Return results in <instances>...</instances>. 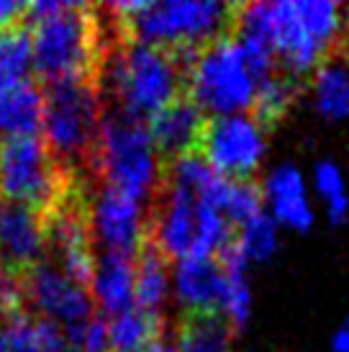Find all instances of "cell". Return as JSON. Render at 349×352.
<instances>
[{"label": "cell", "mask_w": 349, "mask_h": 352, "mask_svg": "<svg viewBox=\"0 0 349 352\" xmlns=\"http://www.w3.org/2000/svg\"><path fill=\"white\" fill-rule=\"evenodd\" d=\"M264 149H267L264 131L257 126V121L247 113H236V116L208 118L198 155L221 177L252 180L264 157Z\"/></svg>", "instance_id": "9c48e42d"}, {"label": "cell", "mask_w": 349, "mask_h": 352, "mask_svg": "<svg viewBox=\"0 0 349 352\" xmlns=\"http://www.w3.org/2000/svg\"><path fill=\"white\" fill-rule=\"evenodd\" d=\"M159 337H165V322L152 319L136 309L108 319V347H111V352H139Z\"/></svg>", "instance_id": "ffe728a7"}, {"label": "cell", "mask_w": 349, "mask_h": 352, "mask_svg": "<svg viewBox=\"0 0 349 352\" xmlns=\"http://www.w3.org/2000/svg\"><path fill=\"white\" fill-rule=\"evenodd\" d=\"M167 294H170V260L152 239H146L134 257V309L165 322L162 309Z\"/></svg>", "instance_id": "e0dca14e"}, {"label": "cell", "mask_w": 349, "mask_h": 352, "mask_svg": "<svg viewBox=\"0 0 349 352\" xmlns=\"http://www.w3.org/2000/svg\"><path fill=\"white\" fill-rule=\"evenodd\" d=\"M90 193V236L100 252H113L134 260L142 245L149 239V214L146 206L126 196L113 186L98 183Z\"/></svg>", "instance_id": "ba28073f"}, {"label": "cell", "mask_w": 349, "mask_h": 352, "mask_svg": "<svg viewBox=\"0 0 349 352\" xmlns=\"http://www.w3.org/2000/svg\"><path fill=\"white\" fill-rule=\"evenodd\" d=\"M31 78V31L26 23L0 31V88Z\"/></svg>", "instance_id": "7402d4cb"}, {"label": "cell", "mask_w": 349, "mask_h": 352, "mask_svg": "<svg viewBox=\"0 0 349 352\" xmlns=\"http://www.w3.org/2000/svg\"><path fill=\"white\" fill-rule=\"evenodd\" d=\"M298 85L301 82H295L293 78L282 75L278 69L272 78H267L257 88V96H254L252 103V118L264 134H267V129H275L282 118L288 116V108L295 100Z\"/></svg>", "instance_id": "44dd1931"}, {"label": "cell", "mask_w": 349, "mask_h": 352, "mask_svg": "<svg viewBox=\"0 0 349 352\" xmlns=\"http://www.w3.org/2000/svg\"><path fill=\"white\" fill-rule=\"evenodd\" d=\"M232 329L218 314H190L183 316L174 350L177 352H229Z\"/></svg>", "instance_id": "d6986e66"}, {"label": "cell", "mask_w": 349, "mask_h": 352, "mask_svg": "<svg viewBox=\"0 0 349 352\" xmlns=\"http://www.w3.org/2000/svg\"><path fill=\"white\" fill-rule=\"evenodd\" d=\"M262 206H264L262 188L254 180H232L229 190H226V198H223L221 214L234 229H239V226L252 221L254 216L264 211Z\"/></svg>", "instance_id": "484cf974"}, {"label": "cell", "mask_w": 349, "mask_h": 352, "mask_svg": "<svg viewBox=\"0 0 349 352\" xmlns=\"http://www.w3.org/2000/svg\"><path fill=\"white\" fill-rule=\"evenodd\" d=\"M262 85L247 50L234 34H226L198 52L188 72L185 96L208 118L244 113L252 108L257 88Z\"/></svg>", "instance_id": "8992f818"}, {"label": "cell", "mask_w": 349, "mask_h": 352, "mask_svg": "<svg viewBox=\"0 0 349 352\" xmlns=\"http://www.w3.org/2000/svg\"><path fill=\"white\" fill-rule=\"evenodd\" d=\"M90 298L106 319L134 309V260L113 252H95Z\"/></svg>", "instance_id": "9a60e30c"}, {"label": "cell", "mask_w": 349, "mask_h": 352, "mask_svg": "<svg viewBox=\"0 0 349 352\" xmlns=\"http://www.w3.org/2000/svg\"><path fill=\"white\" fill-rule=\"evenodd\" d=\"M174 296L183 306V316L218 314L221 316L226 275L216 257H185L174 265ZM223 319V316H221Z\"/></svg>", "instance_id": "4fadbf2b"}, {"label": "cell", "mask_w": 349, "mask_h": 352, "mask_svg": "<svg viewBox=\"0 0 349 352\" xmlns=\"http://www.w3.org/2000/svg\"><path fill=\"white\" fill-rule=\"evenodd\" d=\"M234 13L236 6L216 0H144L128 19H116L108 10L121 36L165 52H201L232 34Z\"/></svg>", "instance_id": "277c9868"}, {"label": "cell", "mask_w": 349, "mask_h": 352, "mask_svg": "<svg viewBox=\"0 0 349 352\" xmlns=\"http://www.w3.org/2000/svg\"><path fill=\"white\" fill-rule=\"evenodd\" d=\"M98 85L106 106L149 124L162 108L185 96L188 69L172 52L146 47L118 34L103 62Z\"/></svg>", "instance_id": "7a4b0ae2"}, {"label": "cell", "mask_w": 349, "mask_h": 352, "mask_svg": "<svg viewBox=\"0 0 349 352\" xmlns=\"http://www.w3.org/2000/svg\"><path fill=\"white\" fill-rule=\"evenodd\" d=\"M262 201L270 206V216L275 219V224L291 226L295 232H308L313 224V211H311L306 183L298 167H275L262 186Z\"/></svg>", "instance_id": "5bb4252c"}, {"label": "cell", "mask_w": 349, "mask_h": 352, "mask_svg": "<svg viewBox=\"0 0 349 352\" xmlns=\"http://www.w3.org/2000/svg\"><path fill=\"white\" fill-rule=\"evenodd\" d=\"M226 294H223L221 316L232 332H242L252 316V288L247 280V270H223Z\"/></svg>", "instance_id": "d4e9b609"}, {"label": "cell", "mask_w": 349, "mask_h": 352, "mask_svg": "<svg viewBox=\"0 0 349 352\" xmlns=\"http://www.w3.org/2000/svg\"><path fill=\"white\" fill-rule=\"evenodd\" d=\"M78 177L57 165L41 137H19L0 144V201L26 206L41 219L67 196Z\"/></svg>", "instance_id": "52a82bcc"}, {"label": "cell", "mask_w": 349, "mask_h": 352, "mask_svg": "<svg viewBox=\"0 0 349 352\" xmlns=\"http://www.w3.org/2000/svg\"><path fill=\"white\" fill-rule=\"evenodd\" d=\"M23 16H26V3L0 0V31L23 23Z\"/></svg>", "instance_id": "f1b7e54d"}, {"label": "cell", "mask_w": 349, "mask_h": 352, "mask_svg": "<svg viewBox=\"0 0 349 352\" xmlns=\"http://www.w3.org/2000/svg\"><path fill=\"white\" fill-rule=\"evenodd\" d=\"M331 352H349V319H344L331 337Z\"/></svg>", "instance_id": "f546056e"}, {"label": "cell", "mask_w": 349, "mask_h": 352, "mask_svg": "<svg viewBox=\"0 0 349 352\" xmlns=\"http://www.w3.org/2000/svg\"><path fill=\"white\" fill-rule=\"evenodd\" d=\"M31 31V72L41 88L59 82H98L116 26L106 8L87 3H26Z\"/></svg>", "instance_id": "6da1fadb"}, {"label": "cell", "mask_w": 349, "mask_h": 352, "mask_svg": "<svg viewBox=\"0 0 349 352\" xmlns=\"http://www.w3.org/2000/svg\"><path fill=\"white\" fill-rule=\"evenodd\" d=\"M44 88L34 78L0 88V144L19 137H41Z\"/></svg>", "instance_id": "2e32d148"}, {"label": "cell", "mask_w": 349, "mask_h": 352, "mask_svg": "<svg viewBox=\"0 0 349 352\" xmlns=\"http://www.w3.org/2000/svg\"><path fill=\"white\" fill-rule=\"evenodd\" d=\"M90 175L124 190L142 206L152 204L165 183V162L157 155L146 124L106 106L90 157Z\"/></svg>", "instance_id": "3957f363"}, {"label": "cell", "mask_w": 349, "mask_h": 352, "mask_svg": "<svg viewBox=\"0 0 349 352\" xmlns=\"http://www.w3.org/2000/svg\"><path fill=\"white\" fill-rule=\"evenodd\" d=\"M0 352H44L29 311L0 322Z\"/></svg>", "instance_id": "4316f807"}, {"label": "cell", "mask_w": 349, "mask_h": 352, "mask_svg": "<svg viewBox=\"0 0 349 352\" xmlns=\"http://www.w3.org/2000/svg\"><path fill=\"white\" fill-rule=\"evenodd\" d=\"M103 111L106 103L98 82H59L44 88L41 139L57 165L75 175H90Z\"/></svg>", "instance_id": "5b68a950"}, {"label": "cell", "mask_w": 349, "mask_h": 352, "mask_svg": "<svg viewBox=\"0 0 349 352\" xmlns=\"http://www.w3.org/2000/svg\"><path fill=\"white\" fill-rule=\"evenodd\" d=\"M316 111L329 121L349 116V65L326 59L313 75Z\"/></svg>", "instance_id": "ac0fdd59"}, {"label": "cell", "mask_w": 349, "mask_h": 352, "mask_svg": "<svg viewBox=\"0 0 349 352\" xmlns=\"http://www.w3.org/2000/svg\"><path fill=\"white\" fill-rule=\"evenodd\" d=\"M239 250L247 257V263H264L278 250V224L267 211H262L236 229Z\"/></svg>", "instance_id": "603a6c76"}, {"label": "cell", "mask_w": 349, "mask_h": 352, "mask_svg": "<svg viewBox=\"0 0 349 352\" xmlns=\"http://www.w3.org/2000/svg\"><path fill=\"white\" fill-rule=\"evenodd\" d=\"M139 352H177L174 350V342H167L165 337H159V340H155L152 344H146L144 350Z\"/></svg>", "instance_id": "4dcf8cb0"}, {"label": "cell", "mask_w": 349, "mask_h": 352, "mask_svg": "<svg viewBox=\"0 0 349 352\" xmlns=\"http://www.w3.org/2000/svg\"><path fill=\"white\" fill-rule=\"evenodd\" d=\"M313 186H316L321 201L326 206V216H329L331 224H344L349 219V196L339 167L329 162V160L319 162L316 170H313Z\"/></svg>", "instance_id": "cb8c5ba5"}, {"label": "cell", "mask_w": 349, "mask_h": 352, "mask_svg": "<svg viewBox=\"0 0 349 352\" xmlns=\"http://www.w3.org/2000/svg\"><path fill=\"white\" fill-rule=\"evenodd\" d=\"M23 298L31 316L52 319L62 329L87 324L95 316L90 291L72 283L52 260H41L23 273Z\"/></svg>", "instance_id": "30bf717a"}, {"label": "cell", "mask_w": 349, "mask_h": 352, "mask_svg": "<svg viewBox=\"0 0 349 352\" xmlns=\"http://www.w3.org/2000/svg\"><path fill=\"white\" fill-rule=\"evenodd\" d=\"M205 124H208V116L188 96H180L167 108H162L155 118H149L146 129L165 167L177 157L198 152Z\"/></svg>", "instance_id": "7c38bea8"}, {"label": "cell", "mask_w": 349, "mask_h": 352, "mask_svg": "<svg viewBox=\"0 0 349 352\" xmlns=\"http://www.w3.org/2000/svg\"><path fill=\"white\" fill-rule=\"evenodd\" d=\"M80 352H111V347H108V319L103 314H95L87 322Z\"/></svg>", "instance_id": "83f0119b"}, {"label": "cell", "mask_w": 349, "mask_h": 352, "mask_svg": "<svg viewBox=\"0 0 349 352\" xmlns=\"http://www.w3.org/2000/svg\"><path fill=\"white\" fill-rule=\"evenodd\" d=\"M47 260L44 219L26 206L0 201V267L23 275Z\"/></svg>", "instance_id": "8fae6325"}]
</instances>
